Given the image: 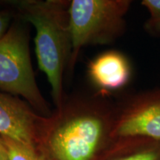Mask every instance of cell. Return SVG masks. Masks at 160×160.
Returning <instances> with one entry per match:
<instances>
[{
  "instance_id": "6da1fadb",
  "label": "cell",
  "mask_w": 160,
  "mask_h": 160,
  "mask_svg": "<svg viewBox=\"0 0 160 160\" xmlns=\"http://www.w3.org/2000/svg\"><path fill=\"white\" fill-rule=\"evenodd\" d=\"M106 93L65 98L46 117L44 148L51 160H94L111 133L115 103Z\"/></svg>"
},
{
  "instance_id": "7a4b0ae2",
  "label": "cell",
  "mask_w": 160,
  "mask_h": 160,
  "mask_svg": "<svg viewBox=\"0 0 160 160\" xmlns=\"http://www.w3.org/2000/svg\"><path fill=\"white\" fill-rule=\"evenodd\" d=\"M17 17L34 27L35 51L39 68L47 77L56 109L65 99L64 75L68 71L72 42L68 0L9 2Z\"/></svg>"
},
{
  "instance_id": "3957f363",
  "label": "cell",
  "mask_w": 160,
  "mask_h": 160,
  "mask_svg": "<svg viewBox=\"0 0 160 160\" xmlns=\"http://www.w3.org/2000/svg\"><path fill=\"white\" fill-rule=\"evenodd\" d=\"M131 0H72L69 7L72 49L68 72L88 45L114 42L125 33Z\"/></svg>"
},
{
  "instance_id": "277c9868",
  "label": "cell",
  "mask_w": 160,
  "mask_h": 160,
  "mask_svg": "<svg viewBox=\"0 0 160 160\" xmlns=\"http://www.w3.org/2000/svg\"><path fill=\"white\" fill-rule=\"evenodd\" d=\"M17 18L0 39V91L22 97L43 117L53 113L42 94L32 67L28 33Z\"/></svg>"
},
{
  "instance_id": "5b68a950",
  "label": "cell",
  "mask_w": 160,
  "mask_h": 160,
  "mask_svg": "<svg viewBox=\"0 0 160 160\" xmlns=\"http://www.w3.org/2000/svg\"><path fill=\"white\" fill-rule=\"evenodd\" d=\"M112 139H160V86L132 93L115 103Z\"/></svg>"
},
{
  "instance_id": "8992f818",
  "label": "cell",
  "mask_w": 160,
  "mask_h": 160,
  "mask_svg": "<svg viewBox=\"0 0 160 160\" xmlns=\"http://www.w3.org/2000/svg\"><path fill=\"white\" fill-rule=\"evenodd\" d=\"M46 117L18 97L0 91V136L37 148Z\"/></svg>"
},
{
  "instance_id": "52a82bcc",
  "label": "cell",
  "mask_w": 160,
  "mask_h": 160,
  "mask_svg": "<svg viewBox=\"0 0 160 160\" xmlns=\"http://www.w3.org/2000/svg\"><path fill=\"white\" fill-rule=\"evenodd\" d=\"M88 72L100 92L107 94V92L127 85L131 76V68L125 55L119 51H110L92 60Z\"/></svg>"
},
{
  "instance_id": "ba28073f",
  "label": "cell",
  "mask_w": 160,
  "mask_h": 160,
  "mask_svg": "<svg viewBox=\"0 0 160 160\" xmlns=\"http://www.w3.org/2000/svg\"><path fill=\"white\" fill-rule=\"evenodd\" d=\"M108 160H160V139L145 137L118 139Z\"/></svg>"
},
{
  "instance_id": "9c48e42d",
  "label": "cell",
  "mask_w": 160,
  "mask_h": 160,
  "mask_svg": "<svg viewBox=\"0 0 160 160\" xmlns=\"http://www.w3.org/2000/svg\"><path fill=\"white\" fill-rule=\"evenodd\" d=\"M0 137L7 151L8 160H46L37 148L26 145L4 136Z\"/></svg>"
},
{
  "instance_id": "30bf717a",
  "label": "cell",
  "mask_w": 160,
  "mask_h": 160,
  "mask_svg": "<svg viewBox=\"0 0 160 160\" xmlns=\"http://www.w3.org/2000/svg\"><path fill=\"white\" fill-rule=\"evenodd\" d=\"M16 17L17 14L12 10L0 11V39L6 34Z\"/></svg>"
},
{
  "instance_id": "8fae6325",
  "label": "cell",
  "mask_w": 160,
  "mask_h": 160,
  "mask_svg": "<svg viewBox=\"0 0 160 160\" xmlns=\"http://www.w3.org/2000/svg\"><path fill=\"white\" fill-rule=\"evenodd\" d=\"M142 5L147 8L151 20L160 19V0H143Z\"/></svg>"
},
{
  "instance_id": "7c38bea8",
  "label": "cell",
  "mask_w": 160,
  "mask_h": 160,
  "mask_svg": "<svg viewBox=\"0 0 160 160\" xmlns=\"http://www.w3.org/2000/svg\"><path fill=\"white\" fill-rule=\"evenodd\" d=\"M144 28L149 34L153 36L160 35V19H148L144 25Z\"/></svg>"
},
{
  "instance_id": "4fadbf2b",
  "label": "cell",
  "mask_w": 160,
  "mask_h": 160,
  "mask_svg": "<svg viewBox=\"0 0 160 160\" xmlns=\"http://www.w3.org/2000/svg\"><path fill=\"white\" fill-rule=\"evenodd\" d=\"M0 160H8V153L4 144L0 137Z\"/></svg>"
}]
</instances>
